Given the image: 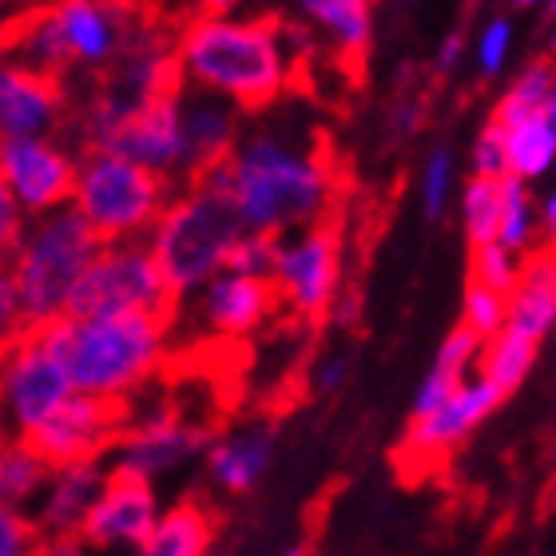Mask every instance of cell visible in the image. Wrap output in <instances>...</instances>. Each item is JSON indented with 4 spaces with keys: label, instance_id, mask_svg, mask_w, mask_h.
<instances>
[{
    "label": "cell",
    "instance_id": "cell-1",
    "mask_svg": "<svg viewBox=\"0 0 556 556\" xmlns=\"http://www.w3.org/2000/svg\"><path fill=\"white\" fill-rule=\"evenodd\" d=\"M223 184L243 227L258 235H290L334 219L342 203V172L318 128L270 124L239 136Z\"/></svg>",
    "mask_w": 556,
    "mask_h": 556
},
{
    "label": "cell",
    "instance_id": "cell-2",
    "mask_svg": "<svg viewBox=\"0 0 556 556\" xmlns=\"http://www.w3.org/2000/svg\"><path fill=\"white\" fill-rule=\"evenodd\" d=\"M282 12L258 16H207L179 36L184 76L219 96L239 116H263L287 92H302V72L287 48Z\"/></svg>",
    "mask_w": 556,
    "mask_h": 556
},
{
    "label": "cell",
    "instance_id": "cell-3",
    "mask_svg": "<svg viewBox=\"0 0 556 556\" xmlns=\"http://www.w3.org/2000/svg\"><path fill=\"white\" fill-rule=\"evenodd\" d=\"M175 318L163 311H131L104 314L68 323L56 314L48 323V350L64 366L68 382L84 394H131L151 382V374L163 358V342L172 334Z\"/></svg>",
    "mask_w": 556,
    "mask_h": 556
},
{
    "label": "cell",
    "instance_id": "cell-4",
    "mask_svg": "<svg viewBox=\"0 0 556 556\" xmlns=\"http://www.w3.org/2000/svg\"><path fill=\"white\" fill-rule=\"evenodd\" d=\"M227 167V163H223ZM223 167L207 175L203 184L184 187L163 207L155 231H151V263L163 275V282L184 299L199 282H207L223 270L227 251L247 231L239 211L231 203V191L223 184Z\"/></svg>",
    "mask_w": 556,
    "mask_h": 556
},
{
    "label": "cell",
    "instance_id": "cell-5",
    "mask_svg": "<svg viewBox=\"0 0 556 556\" xmlns=\"http://www.w3.org/2000/svg\"><path fill=\"white\" fill-rule=\"evenodd\" d=\"M72 195L96 243L108 247L119 239H136L160 223L163 207L172 203V179L136 160L88 148L76 163Z\"/></svg>",
    "mask_w": 556,
    "mask_h": 556
},
{
    "label": "cell",
    "instance_id": "cell-6",
    "mask_svg": "<svg viewBox=\"0 0 556 556\" xmlns=\"http://www.w3.org/2000/svg\"><path fill=\"white\" fill-rule=\"evenodd\" d=\"M96 251H100V243L88 231V223L80 219V211H60V215L40 223L33 239L16 247V255L9 263L21 326L56 318L68 290L76 287V278L96 258Z\"/></svg>",
    "mask_w": 556,
    "mask_h": 556
},
{
    "label": "cell",
    "instance_id": "cell-7",
    "mask_svg": "<svg viewBox=\"0 0 556 556\" xmlns=\"http://www.w3.org/2000/svg\"><path fill=\"white\" fill-rule=\"evenodd\" d=\"M136 394H76L64 397L45 421L24 429L16 445L45 465L48 473H64V469L96 465V457L124 445L136 426Z\"/></svg>",
    "mask_w": 556,
    "mask_h": 556
},
{
    "label": "cell",
    "instance_id": "cell-8",
    "mask_svg": "<svg viewBox=\"0 0 556 556\" xmlns=\"http://www.w3.org/2000/svg\"><path fill=\"white\" fill-rule=\"evenodd\" d=\"M131 306L163 311L179 323L184 299L163 282V275L151 263L148 243L119 239V243H108L104 251H96V258L76 278V287L68 290L60 314L68 323H84V318H104V314L131 311Z\"/></svg>",
    "mask_w": 556,
    "mask_h": 556
},
{
    "label": "cell",
    "instance_id": "cell-9",
    "mask_svg": "<svg viewBox=\"0 0 556 556\" xmlns=\"http://www.w3.org/2000/svg\"><path fill=\"white\" fill-rule=\"evenodd\" d=\"M270 282L278 290L282 311L302 323H323L334 314L342 294V227L334 219H323L302 231L278 235L275 270Z\"/></svg>",
    "mask_w": 556,
    "mask_h": 556
},
{
    "label": "cell",
    "instance_id": "cell-10",
    "mask_svg": "<svg viewBox=\"0 0 556 556\" xmlns=\"http://www.w3.org/2000/svg\"><path fill=\"white\" fill-rule=\"evenodd\" d=\"M72 119L76 104L68 76L28 64H0V131L12 139H72Z\"/></svg>",
    "mask_w": 556,
    "mask_h": 556
},
{
    "label": "cell",
    "instance_id": "cell-11",
    "mask_svg": "<svg viewBox=\"0 0 556 556\" xmlns=\"http://www.w3.org/2000/svg\"><path fill=\"white\" fill-rule=\"evenodd\" d=\"M155 529V493L148 473L131 465H116L100 485V497L76 525V541L84 548H112V545H143Z\"/></svg>",
    "mask_w": 556,
    "mask_h": 556
},
{
    "label": "cell",
    "instance_id": "cell-12",
    "mask_svg": "<svg viewBox=\"0 0 556 556\" xmlns=\"http://www.w3.org/2000/svg\"><path fill=\"white\" fill-rule=\"evenodd\" d=\"M505 397L485 382V378H465L457 390H453L445 402H441L433 414L414 417L406 429V441H402V453L397 462L402 469H414V465H433L438 457H445L450 450H457L469 433H473L481 421H485L493 409L501 406Z\"/></svg>",
    "mask_w": 556,
    "mask_h": 556
},
{
    "label": "cell",
    "instance_id": "cell-13",
    "mask_svg": "<svg viewBox=\"0 0 556 556\" xmlns=\"http://www.w3.org/2000/svg\"><path fill=\"white\" fill-rule=\"evenodd\" d=\"M278 311H282V302H278L270 278L231 275V270L207 278L203 299H199V314H203V326L211 334L239 338V342H247L258 326H267Z\"/></svg>",
    "mask_w": 556,
    "mask_h": 556
},
{
    "label": "cell",
    "instance_id": "cell-14",
    "mask_svg": "<svg viewBox=\"0 0 556 556\" xmlns=\"http://www.w3.org/2000/svg\"><path fill=\"white\" fill-rule=\"evenodd\" d=\"M0 175L33 211H48L76 191V160L48 139H9L0 151Z\"/></svg>",
    "mask_w": 556,
    "mask_h": 556
},
{
    "label": "cell",
    "instance_id": "cell-15",
    "mask_svg": "<svg viewBox=\"0 0 556 556\" xmlns=\"http://www.w3.org/2000/svg\"><path fill=\"white\" fill-rule=\"evenodd\" d=\"M294 9L338 68L362 72L374 40V0H294Z\"/></svg>",
    "mask_w": 556,
    "mask_h": 556
},
{
    "label": "cell",
    "instance_id": "cell-16",
    "mask_svg": "<svg viewBox=\"0 0 556 556\" xmlns=\"http://www.w3.org/2000/svg\"><path fill=\"white\" fill-rule=\"evenodd\" d=\"M505 330L529 338V342H545L556 330V251L553 247H536L521 258V275L517 287L509 290V318Z\"/></svg>",
    "mask_w": 556,
    "mask_h": 556
},
{
    "label": "cell",
    "instance_id": "cell-17",
    "mask_svg": "<svg viewBox=\"0 0 556 556\" xmlns=\"http://www.w3.org/2000/svg\"><path fill=\"white\" fill-rule=\"evenodd\" d=\"M219 536V509L207 497H184L143 541L139 556H207Z\"/></svg>",
    "mask_w": 556,
    "mask_h": 556
},
{
    "label": "cell",
    "instance_id": "cell-18",
    "mask_svg": "<svg viewBox=\"0 0 556 556\" xmlns=\"http://www.w3.org/2000/svg\"><path fill=\"white\" fill-rule=\"evenodd\" d=\"M270 453H275V429L251 426L235 438H223L211 450V477L227 493H247V489H255L258 477L267 473Z\"/></svg>",
    "mask_w": 556,
    "mask_h": 556
},
{
    "label": "cell",
    "instance_id": "cell-19",
    "mask_svg": "<svg viewBox=\"0 0 556 556\" xmlns=\"http://www.w3.org/2000/svg\"><path fill=\"white\" fill-rule=\"evenodd\" d=\"M481 338L469 334L465 326H453L450 334H445V342L438 346V358H433V366H429V374L421 378V386H417V397H414V417H426L433 414V409L445 402V397L457 390V386L469 378V370L477 366V354H481Z\"/></svg>",
    "mask_w": 556,
    "mask_h": 556
},
{
    "label": "cell",
    "instance_id": "cell-20",
    "mask_svg": "<svg viewBox=\"0 0 556 556\" xmlns=\"http://www.w3.org/2000/svg\"><path fill=\"white\" fill-rule=\"evenodd\" d=\"M505 131V175L521 179V184H536L556 167V128L541 112L517 119Z\"/></svg>",
    "mask_w": 556,
    "mask_h": 556
},
{
    "label": "cell",
    "instance_id": "cell-21",
    "mask_svg": "<svg viewBox=\"0 0 556 556\" xmlns=\"http://www.w3.org/2000/svg\"><path fill=\"white\" fill-rule=\"evenodd\" d=\"M100 485L104 477L96 465H80V469H64L52 489V497L45 505V517H40V533L45 536H72L76 525L84 521V513L92 509V501L100 497Z\"/></svg>",
    "mask_w": 556,
    "mask_h": 556
},
{
    "label": "cell",
    "instance_id": "cell-22",
    "mask_svg": "<svg viewBox=\"0 0 556 556\" xmlns=\"http://www.w3.org/2000/svg\"><path fill=\"white\" fill-rule=\"evenodd\" d=\"M536 342L513 334V330H501L497 338H489L481 354H477V378H485L501 397H509L517 386L529 378L536 362Z\"/></svg>",
    "mask_w": 556,
    "mask_h": 556
},
{
    "label": "cell",
    "instance_id": "cell-23",
    "mask_svg": "<svg viewBox=\"0 0 556 556\" xmlns=\"http://www.w3.org/2000/svg\"><path fill=\"white\" fill-rule=\"evenodd\" d=\"M497 243L513 255H529L541 247V219H536V199L529 184L509 179L501 184V223H497Z\"/></svg>",
    "mask_w": 556,
    "mask_h": 556
},
{
    "label": "cell",
    "instance_id": "cell-24",
    "mask_svg": "<svg viewBox=\"0 0 556 556\" xmlns=\"http://www.w3.org/2000/svg\"><path fill=\"white\" fill-rule=\"evenodd\" d=\"M553 88H556V68L548 64L545 56L533 60V64H525V68L509 80V88L501 92L497 104H493V116H489V124L509 128V124H517V119L533 116V112H541V104L548 100V92H553Z\"/></svg>",
    "mask_w": 556,
    "mask_h": 556
},
{
    "label": "cell",
    "instance_id": "cell-25",
    "mask_svg": "<svg viewBox=\"0 0 556 556\" xmlns=\"http://www.w3.org/2000/svg\"><path fill=\"white\" fill-rule=\"evenodd\" d=\"M501 184L505 179H473L462 187L457 211H462V231L469 247L497 243V223H501Z\"/></svg>",
    "mask_w": 556,
    "mask_h": 556
},
{
    "label": "cell",
    "instance_id": "cell-26",
    "mask_svg": "<svg viewBox=\"0 0 556 556\" xmlns=\"http://www.w3.org/2000/svg\"><path fill=\"white\" fill-rule=\"evenodd\" d=\"M457 191V155L450 148H433L421 163L417 175V199H421V215L438 223L453 203Z\"/></svg>",
    "mask_w": 556,
    "mask_h": 556
},
{
    "label": "cell",
    "instance_id": "cell-27",
    "mask_svg": "<svg viewBox=\"0 0 556 556\" xmlns=\"http://www.w3.org/2000/svg\"><path fill=\"white\" fill-rule=\"evenodd\" d=\"M48 477V469L36 457L16 445V441H4L0 445V505H16L28 493L40 489V481Z\"/></svg>",
    "mask_w": 556,
    "mask_h": 556
},
{
    "label": "cell",
    "instance_id": "cell-28",
    "mask_svg": "<svg viewBox=\"0 0 556 556\" xmlns=\"http://www.w3.org/2000/svg\"><path fill=\"white\" fill-rule=\"evenodd\" d=\"M505 318H509V299H505V294H497V290H489V287H477V282L465 287L462 326L469 334L489 342V338H497L501 330H505Z\"/></svg>",
    "mask_w": 556,
    "mask_h": 556
},
{
    "label": "cell",
    "instance_id": "cell-29",
    "mask_svg": "<svg viewBox=\"0 0 556 556\" xmlns=\"http://www.w3.org/2000/svg\"><path fill=\"white\" fill-rule=\"evenodd\" d=\"M517 275H521V255L505 251L501 243H485L469 251V282H477V287H489L509 299V290L517 287Z\"/></svg>",
    "mask_w": 556,
    "mask_h": 556
},
{
    "label": "cell",
    "instance_id": "cell-30",
    "mask_svg": "<svg viewBox=\"0 0 556 556\" xmlns=\"http://www.w3.org/2000/svg\"><path fill=\"white\" fill-rule=\"evenodd\" d=\"M513 45H517V28H513L509 16H493V21L481 24V33H477V45H473L477 72H481L485 80H497L501 72L509 68Z\"/></svg>",
    "mask_w": 556,
    "mask_h": 556
},
{
    "label": "cell",
    "instance_id": "cell-31",
    "mask_svg": "<svg viewBox=\"0 0 556 556\" xmlns=\"http://www.w3.org/2000/svg\"><path fill=\"white\" fill-rule=\"evenodd\" d=\"M275 251H278V235L243 231L239 239H235L231 251H227L223 270H231V275H251V278H270V270H275Z\"/></svg>",
    "mask_w": 556,
    "mask_h": 556
},
{
    "label": "cell",
    "instance_id": "cell-32",
    "mask_svg": "<svg viewBox=\"0 0 556 556\" xmlns=\"http://www.w3.org/2000/svg\"><path fill=\"white\" fill-rule=\"evenodd\" d=\"M45 545L48 536L40 533V525L12 513L9 505H0V556H40Z\"/></svg>",
    "mask_w": 556,
    "mask_h": 556
},
{
    "label": "cell",
    "instance_id": "cell-33",
    "mask_svg": "<svg viewBox=\"0 0 556 556\" xmlns=\"http://www.w3.org/2000/svg\"><path fill=\"white\" fill-rule=\"evenodd\" d=\"M469 175L473 179H505V131L485 124L469 143Z\"/></svg>",
    "mask_w": 556,
    "mask_h": 556
},
{
    "label": "cell",
    "instance_id": "cell-34",
    "mask_svg": "<svg viewBox=\"0 0 556 556\" xmlns=\"http://www.w3.org/2000/svg\"><path fill=\"white\" fill-rule=\"evenodd\" d=\"M21 207H16V195H12L9 179L0 175V267H9L16 247H21Z\"/></svg>",
    "mask_w": 556,
    "mask_h": 556
},
{
    "label": "cell",
    "instance_id": "cell-35",
    "mask_svg": "<svg viewBox=\"0 0 556 556\" xmlns=\"http://www.w3.org/2000/svg\"><path fill=\"white\" fill-rule=\"evenodd\" d=\"M21 334V306H16V290H12L9 267H0V358Z\"/></svg>",
    "mask_w": 556,
    "mask_h": 556
},
{
    "label": "cell",
    "instance_id": "cell-36",
    "mask_svg": "<svg viewBox=\"0 0 556 556\" xmlns=\"http://www.w3.org/2000/svg\"><path fill=\"white\" fill-rule=\"evenodd\" d=\"M465 60H469V40H465V33H450L438 48V72L441 76H453Z\"/></svg>",
    "mask_w": 556,
    "mask_h": 556
},
{
    "label": "cell",
    "instance_id": "cell-37",
    "mask_svg": "<svg viewBox=\"0 0 556 556\" xmlns=\"http://www.w3.org/2000/svg\"><path fill=\"white\" fill-rule=\"evenodd\" d=\"M536 219H541V239H545V247L556 251V191H548V195L536 203Z\"/></svg>",
    "mask_w": 556,
    "mask_h": 556
},
{
    "label": "cell",
    "instance_id": "cell-38",
    "mask_svg": "<svg viewBox=\"0 0 556 556\" xmlns=\"http://www.w3.org/2000/svg\"><path fill=\"white\" fill-rule=\"evenodd\" d=\"M346 370H350V362L342 358V354H338V358H330L323 370H318V390H326V394H330V390H338V386L346 382Z\"/></svg>",
    "mask_w": 556,
    "mask_h": 556
},
{
    "label": "cell",
    "instance_id": "cell-39",
    "mask_svg": "<svg viewBox=\"0 0 556 556\" xmlns=\"http://www.w3.org/2000/svg\"><path fill=\"white\" fill-rule=\"evenodd\" d=\"M235 4H243V0H195V12L199 21H207V16H227Z\"/></svg>",
    "mask_w": 556,
    "mask_h": 556
},
{
    "label": "cell",
    "instance_id": "cell-40",
    "mask_svg": "<svg viewBox=\"0 0 556 556\" xmlns=\"http://www.w3.org/2000/svg\"><path fill=\"white\" fill-rule=\"evenodd\" d=\"M541 116H545L548 124H553V128H556V88H553V92H548L545 104H541Z\"/></svg>",
    "mask_w": 556,
    "mask_h": 556
},
{
    "label": "cell",
    "instance_id": "cell-41",
    "mask_svg": "<svg viewBox=\"0 0 556 556\" xmlns=\"http://www.w3.org/2000/svg\"><path fill=\"white\" fill-rule=\"evenodd\" d=\"M513 4H517V9H545L548 0H513Z\"/></svg>",
    "mask_w": 556,
    "mask_h": 556
},
{
    "label": "cell",
    "instance_id": "cell-42",
    "mask_svg": "<svg viewBox=\"0 0 556 556\" xmlns=\"http://www.w3.org/2000/svg\"><path fill=\"white\" fill-rule=\"evenodd\" d=\"M545 60L556 68V28H553V36H548V52H545Z\"/></svg>",
    "mask_w": 556,
    "mask_h": 556
},
{
    "label": "cell",
    "instance_id": "cell-43",
    "mask_svg": "<svg viewBox=\"0 0 556 556\" xmlns=\"http://www.w3.org/2000/svg\"><path fill=\"white\" fill-rule=\"evenodd\" d=\"M287 556H314V553H311V545H294Z\"/></svg>",
    "mask_w": 556,
    "mask_h": 556
},
{
    "label": "cell",
    "instance_id": "cell-44",
    "mask_svg": "<svg viewBox=\"0 0 556 556\" xmlns=\"http://www.w3.org/2000/svg\"><path fill=\"white\" fill-rule=\"evenodd\" d=\"M545 12H548V16H553V21H556V0H548V4H545Z\"/></svg>",
    "mask_w": 556,
    "mask_h": 556
},
{
    "label": "cell",
    "instance_id": "cell-45",
    "mask_svg": "<svg viewBox=\"0 0 556 556\" xmlns=\"http://www.w3.org/2000/svg\"><path fill=\"white\" fill-rule=\"evenodd\" d=\"M0 151H4V143H0Z\"/></svg>",
    "mask_w": 556,
    "mask_h": 556
}]
</instances>
